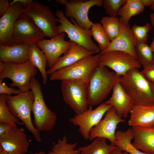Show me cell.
<instances>
[{"label": "cell", "instance_id": "9a60e30c", "mask_svg": "<svg viewBox=\"0 0 154 154\" xmlns=\"http://www.w3.org/2000/svg\"><path fill=\"white\" fill-rule=\"evenodd\" d=\"M65 33H62L49 39L42 40L36 43L38 47L45 54L47 65L50 68L68 50L72 42L64 40Z\"/></svg>", "mask_w": 154, "mask_h": 154}, {"label": "cell", "instance_id": "30bf717a", "mask_svg": "<svg viewBox=\"0 0 154 154\" xmlns=\"http://www.w3.org/2000/svg\"><path fill=\"white\" fill-rule=\"evenodd\" d=\"M65 6L64 14L67 18H73L82 29L90 30L93 23L88 17L90 9L92 7L102 6L103 0H56Z\"/></svg>", "mask_w": 154, "mask_h": 154}, {"label": "cell", "instance_id": "4316f807", "mask_svg": "<svg viewBox=\"0 0 154 154\" xmlns=\"http://www.w3.org/2000/svg\"><path fill=\"white\" fill-rule=\"evenodd\" d=\"M145 7L139 0H127L126 3L120 8L117 16L126 25L129 26L131 18L142 13Z\"/></svg>", "mask_w": 154, "mask_h": 154}, {"label": "cell", "instance_id": "e575fe53", "mask_svg": "<svg viewBox=\"0 0 154 154\" xmlns=\"http://www.w3.org/2000/svg\"><path fill=\"white\" fill-rule=\"evenodd\" d=\"M3 80H0V94H4L8 96L12 94L16 95L21 91L19 89H16L14 88L8 87L6 83L3 82Z\"/></svg>", "mask_w": 154, "mask_h": 154}, {"label": "cell", "instance_id": "f546056e", "mask_svg": "<svg viewBox=\"0 0 154 154\" xmlns=\"http://www.w3.org/2000/svg\"><path fill=\"white\" fill-rule=\"evenodd\" d=\"M100 22L110 40L112 41L117 36L119 32V18L105 16L102 17Z\"/></svg>", "mask_w": 154, "mask_h": 154}, {"label": "cell", "instance_id": "8992f818", "mask_svg": "<svg viewBox=\"0 0 154 154\" xmlns=\"http://www.w3.org/2000/svg\"><path fill=\"white\" fill-rule=\"evenodd\" d=\"M37 68L29 61L21 64L0 61V80L5 78L11 80L10 87H17L21 92L31 90V78L37 74Z\"/></svg>", "mask_w": 154, "mask_h": 154}, {"label": "cell", "instance_id": "d6986e66", "mask_svg": "<svg viewBox=\"0 0 154 154\" xmlns=\"http://www.w3.org/2000/svg\"><path fill=\"white\" fill-rule=\"evenodd\" d=\"M112 90V96L105 102L115 109L119 117L126 119L133 108L135 103L119 82L115 85Z\"/></svg>", "mask_w": 154, "mask_h": 154}, {"label": "cell", "instance_id": "ba28073f", "mask_svg": "<svg viewBox=\"0 0 154 154\" xmlns=\"http://www.w3.org/2000/svg\"><path fill=\"white\" fill-rule=\"evenodd\" d=\"M100 55H92L60 69L50 75V81L83 80H88L93 70L98 65Z\"/></svg>", "mask_w": 154, "mask_h": 154}, {"label": "cell", "instance_id": "f6af8a7d", "mask_svg": "<svg viewBox=\"0 0 154 154\" xmlns=\"http://www.w3.org/2000/svg\"><path fill=\"white\" fill-rule=\"evenodd\" d=\"M0 154H8V153L0 146Z\"/></svg>", "mask_w": 154, "mask_h": 154}, {"label": "cell", "instance_id": "603a6c76", "mask_svg": "<svg viewBox=\"0 0 154 154\" xmlns=\"http://www.w3.org/2000/svg\"><path fill=\"white\" fill-rule=\"evenodd\" d=\"M134 136L132 145L147 154H154V125L147 128L132 127Z\"/></svg>", "mask_w": 154, "mask_h": 154}, {"label": "cell", "instance_id": "f1b7e54d", "mask_svg": "<svg viewBox=\"0 0 154 154\" xmlns=\"http://www.w3.org/2000/svg\"><path fill=\"white\" fill-rule=\"evenodd\" d=\"M90 31L92 36L98 44L100 52L103 51L108 47L111 41L101 23H93L91 27Z\"/></svg>", "mask_w": 154, "mask_h": 154}, {"label": "cell", "instance_id": "ac0fdd59", "mask_svg": "<svg viewBox=\"0 0 154 154\" xmlns=\"http://www.w3.org/2000/svg\"><path fill=\"white\" fill-rule=\"evenodd\" d=\"M29 145L23 129L17 127L13 126L8 135L0 139V146L8 154H25Z\"/></svg>", "mask_w": 154, "mask_h": 154}, {"label": "cell", "instance_id": "d590c367", "mask_svg": "<svg viewBox=\"0 0 154 154\" xmlns=\"http://www.w3.org/2000/svg\"><path fill=\"white\" fill-rule=\"evenodd\" d=\"M140 72L148 81L151 83H154V64L144 68Z\"/></svg>", "mask_w": 154, "mask_h": 154}, {"label": "cell", "instance_id": "52a82bcc", "mask_svg": "<svg viewBox=\"0 0 154 154\" xmlns=\"http://www.w3.org/2000/svg\"><path fill=\"white\" fill-rule=\"evenodd\" d=\"M88 81L83 80L61 81V90L63 100L75 114H81L88 108Z\"/></svg>", "mask_w": 154, "mask_h": 154}, {"label": "cell", "instance_id": "5b68a950", "mask_svg": "<svg viewBox=\"0 0 154 154\" xmlns=\"http://www.w3.org/2000/svg\"><path fill=\"white\" fill-rule=\"evenodd\" d=\"M55 14L58 17L57 22L60 23L57 26L58 34L64 33L68 35L70 41L75 42L95 54L100 52L98 46L91 39L90 30L82 29L77 25L73 18H70V21L61 10H55Z\"/></svg>", "mask_w": 154, "mask_h": 154}, {"label": "cell", "instance_id": "8fae6325", "mask_svg": "<svg viewBox=\"0 0 154 154\" xmlns=\"http://www.w3.org/2000/svg\"><path fill=\"white\" fill-rule=\"evenodd\" d=\"M45 37L44 33L23 13L19 15L15 22L11 43H36L43 40Z\"/></svg>", "mask_w": 154, "mask_h": 154}, {"label": "cell", "instance_id": "3957f363", "mask_svg": "<svg viewBox=\"0 0 154 154\" xmlns=\"http://www.w3.org/2000/svg\"><path fill=\"white\" fill-rule=\"evenodd\" d=\"M34 99V95L31 90L21 92L14 96L6 95V98L7 105L12 114L21 121L36 140L40 143L42 141L40 131L34 125L31 119Z\"/></svg>", "mask_w": 154, "mask_h": 154}, {"label": "cell", "instance_id": "d4e9b609", "mask_svg": "<svg viewBox=\"0 0 154 154\" xmlns=\"http://www.w3.org/2000/svg\"><path fill=\"white\" fill-rule=\"evenodd\" d=\"M133 139L132 128H129L125 131L118 130L115 133L114 145L119 147L122 151L130 154H147L141 152L134 147L131 142Z\"/></svg>", "mask_w": 154, "mask_h": 154}, {"label": "cell", "instance_id": "4dcf8cb0", "mask_svg": "<svg viewBox=\"0 0 154 154\" xmlns=\"http://www.w3.org/2000/svg\"><path fill=\"white\" fill-rule=\"evenodd\" d=\"M6 95L0 94V123L10 124L15 127H17V124L23 125L10 111L6 102Z\"/></svg>", "mask_w": 154, "mask_h": 154}, {"label": "cell", "instance_id": "836d02e7", "mask_svg": "<svg viewBox=\"0 0 154 154\" xmlns=\"http://www.w3.org/2000/svg\"><path fill=\"white\" fill-rule=\"evenodd\" d=\"M127 0H103L102 6L109 16L117 17L121 7Z\"/></svg>", "mask_w": 154, "mask_h": 154}, {"label": "cell", "instance_id": "bcb514c9", "mask_svg": "<svg viewBox=\"0 0 154 154\" xmlns=\"http://www.w3.org/2000/svg\"><path fill=\"white\" fill-rule=\"evenodd\" d=\"M150 83L152 91L154 94V83H151L150 82Z\"/></svg>", "mask_w": 154, "mask_h": 154}, {"label": "cell", "instance_id": "ffe728a7", "mask_svg": "<svg viewBox=\"0 0 154 154\" xmlns=\"http://www.w3.org/2000/svg\"><path fill=\"white\" fill-rule=\"evenodd\" d=\"M95 53L91 52L83 46L73 42L63 56L60 57L54 65L47 70V75L68 66L80 59Z\"/></svg>", "mask_w": 154, "mask_h": 154}, {"label": "cell", "instance_id": "ab89813d", "mask_svg": "<svg viewBox=\"0 0 154 154\" xmlns=\"http://www.w3.org/2000/svg\"><path fill=\"white\" fill-rule=\"evenodd\" d=\"M144 7H150L154 3V0H139Z\"/></svg>", "mask_w": 154, "mask_h": 154}, {"label": "cell", "instance_id": "7c38bea8", "mask_svg": "<svg viewBox=\"0 0 154 154\" xmlns=\"http://www.w3.org/2000/svg\"><path fill=\"white\" fill-rule=\"evenodd\" d=\"M112 106L102 102L95 109L89 106L88 109L83 113L75 114L69 119V121L74 125L78 127V131L83 138L89 139L91 129L102 120L103 116Z\"/></svg>", "mask_w": 154, "mask_h": 154}, {"label": "cell", "instance_id": "e0dca14e", "mask_svg": "<svg viewBox=\"0 0 154 154\" xmlns=\"http://www.w3.org/2000/svg\"><path fill=\"white\" fill-rule=\"evenodd\" d=\"M24 6L16 2L10 5L0 19V44L4 45L11 44L12 35L16 21L24 12Z\"/></svg>", "mask_w": 154, "mask_h": 154}, {"label": "cell", "instance_id": "1f68e13d", "mask_svg": "<svg viewBox=\"0 0 154 154\" xmlns=\"http://www.w3.org/2000/svg\"><path fill=\"white\" fill-rule=\"evenodd\" d=\"M77 144L76 142L73 143H68L66 137L65 136L62 139H58L51 149L56 154H78L80 151L78 149H75Z\"/></svg>", "mask_w": 154, "mask_h": 154}, {"label": "cell", "instance_id": "7dc6e473", "mask_svg": "<svg viewBox=\"0 0 154 154\" xmlns=\"http://www.w3.org/2000/svg\"><path fill=\"white\" fill-rule=\"evenodd\" d=\"M150 9L152 10H154V3L150 7Z\"/></svg>", "mask_w": 154, "mask_h": 154}, {"label": "cell", "instance_id": "7bdbcfd3", "mask_svg": "<svg viewBox=\"0 0 154 154\" xmlns=\"http://www.w3.org/2000/svg\"><path fill=\"white\" fill-rule=\"evenodd\" d=\"M35 154H56L53 151H50L48 153H46L43 151H40L38 152L33 153Z\"/></svg>", "mask_w": 154, "mask_h": 154}, {"label": "cell", "instance_id": "7402d4cb", "mask_svg": "<svg viewBox=\"0 0 154 154\" xmlns=\"http://www.w3.org/2000/svg\"><path fill=\"white\" fill-rule=\"evenodd\" d=\"M128 121L131 127L149 128L154 125V104H135Z\"/></svg>", "mask_w": 154, "mask_h": 154}, {"label": "cell", "instance_id": "44dd1931", "mask_svg": "<svg viewBox=\"0 0 154 154\" xmlns=\"http://www.w3.org/2000/svg\"><path fill=\"white\" fill-rule=\"evenodd\" d=\"M29 44H0V61L15 64L26 62L29 61Z\"/></svg>", "mask_w": 154, "mask_h": 154}, {"label": "cell", "instance_id": "cb8c5ba5", "mask_svg": "<svg viewBox=\"0 0 154 154\" xmlns=\"http://www.w3.org/2000/svg\"><path fill=\"white\" fill-rule=\"evenodd\" d=\"M29 57V61L40 72L44 84L47 81V74L46 68L47 65L46 57L44 52L37 45L36 43L30 44Z\"/></svg>", "mask_w": 154, "mask_h": 154}, {"label": "cell", "instance_id": "83f0119b", "mask_svg": "<svg viewBox=\"0 0 154 154\" xmlns=\"http://www.w3.org/2000/svg\"><path fill=\"white\" fill-rule=\"evenodd\" d=\"M135 52L137 60L143 68L154 64V55L147 42H137Z\"/></svg>", "mask_w": 154, "mask_h": 154}, {"label": "cell", "instance_id": "f35d334b", "mask_svg": "<svg viewBox=\"0 0 154 154\" xmlns=\"http://www.w3.org/2000/svg\"><path fill=\"white\" fill-rule=\"evenodd\" d=\"M32 0H14L10 3L11 5L16 2L19 3L23 5L25 8L33 2Z\"/></svg>", "mask_w": 154, "mask_h": 154}, {"label": "cell", "instance_id": "5bb4252c", "mask_svg": "<svg viewBox=\"0 0 154 154\" xmlns=\"http://www.w3.org/2000/svg\"><path fill=\"white\" fill-rule=\"evenodd\" d=\"M105 114L104 117L91 129L89 139L92 140L97 137L104 138L109 140L111 145H115L117 125L120 123L124 122L125 120L118 116L112 107Z\"/></svg>", "mask_w": 154, "mask_h": 154}, {"label": "cell", "instance_id": "d6a6232c", "mask_svg": "<svg viewBox=\"0 0 154 154\" xmlns=\"http://www.w3.org/2000/svg\"><path fill=\"white\" fill-rule=\"evenodd\" d=\"M151 29V27L149 23H147L142 26L135 24L131 28L132 34L138 42H147L149 32Z\"/></svg>", "mask_w": 154, "mask_h": 154}, {"label": "cell", "instance_id": "277c9868", "mask_svg": "<svg viewBox=\"0 0 154 154\" xmlns=\"http://www.w3.org/2000/svg\"><path fill=\"white\" fill-rule=\"evenodd\" d=\"M30 86L31 90L34 96L32 112L35 127L40 132L50 131L56 124L57 116L46 105L44 99L40 84L35 76L31 78Z\"/></svg>", "mask_w": 154, "mask_h": 154}, {"label": "cell", "instance_id": "4fadbf2b", "mask_svg": "<svg viewBox=\"0 0 154 154\" xmlns=\"http://www.w3.org/2000/svg\"><path fill=\"white\" fill-rule=\"evenodd\" d=\"M100 53L98 64L110 68L121 76L130 70L141 66L137 59L124 52L113 50Z\"/></svg>", "mask_w": 154, "mask_h": 154}, {"label": "cell", "instance_id": "8d00e7d4", "mask_svg": "<svg viewBox=\"0 0 154 154\" xmlns=\"http://www.w3.org/2000/svg\"><path fill=\"white\" fill-rule=\"evenodd\" d=\"M13 126L10 124L0 123V139L5 137L8 135Z\"/></svg>", "mask_w": 154, "mask_h": 154}, {"label": "cell", "instance_id": "b9f144b4", "mask_svg": "<svg viewBox=\"0 0 154 154\" xmlns=\"http://www.w3.org/2000/svg\"><path fill=\"white\" fill-rule=\"evenodd\" d=\"M149 18L151 23L154 28V12L150 15Z\"/></svg>", "mask_w": 154, "mask_h": 154}, {"label": "cell", "instance_id": "60d3db41", "mask_svg": "<svg viewBox=\"0 0 154 154\" xmlns=\"http://www.w3.org/2000/svg\"><path fill=\"white\" fill-rule=\"evenodd\" d=\"M122 151L119 147L116 146L110 154H129L126 152H122Z\"/></svg>", "mask_w": 154, "mask_h": 154}, {"label": "cell", "instance_id": "484cf974", "mask_svg": "<svg viewBox=\"0 0 154 154\" xmlns=\"http://www.w3.org/2000/svg\"><path fill=\"white\" fill-rule=\"evenodd\" d=\"M106 141L105 138H96L88 145L79 147L78 154H110L116 146L108 144Z\"/></svg>", "mask_w": 154, "mask_h": 154}, {"label": "cell", "instance_id": "6da1fadb", "mask_svg": "<svg viewBox=\"0 0 154 154\" xmlns=\"http://www.w3.org/2000/svg\"><path fill=\"white\" fill-rule=\"evenodd\" d=\"M121 76L99 65L93 70L87 82L88 106H93L102 102L115 85L119 82Z\"/></svg>", "mask_w": 154, "mask_h": 154}, {"label": "cell", "instance_id": "9c48e42d", "mask_svg": "<svg viewBox=\"0 0 154 154\" xmlns=\"http://www.w3.org/2000/svg\"><path fill=\"white\" fill-rule=\"evenodd\" d=\"M50 39L58 35L57 19L50 7L34 1L25 8L23 12Z\"/></svg>", "mask_w": 154, "mask_h": 154}, {"label": "cell", "instance_id": "2e32d148", "mask_svg": "<svg viewBox=\"0 0 154 154\" xmlns=\"http://www.w3.org/2000/svg\"><path fill=\"white\" fill-rule=\"evenodd\" d=\"M120 27L117 36L108 47L100 53L110 51H119L128 53L137 59L135 48L137 42L133 35L129 26H127L119 18Z\"/></svg>", "mask_w": 154, "mask_h": 154}, {"label": "cell", "instance_id": "7a4b0ae2", "mask_svg": "<svg viewBox=\"0 0 154 154\" xmlns=\"http://www.w3.org/2000/svg\"><path fill=\"white\" fill-rule=\"evenodd\" d=\"M139 69L134 68L127 71L121 76L119 82L135 104H154V94L150 82Z\"/></svg>", "mask_w": 154, "mask_h": 154}, {"label": "cell", "instance_id": "ee69618b", "mask_svg": "<svg viewBox=\"0 0 154 154\" xmlns=\"http://www.w3.org/2000/svg\"><path fill=\"white\" fill-rule=\"evenodd\" d=\"M150 46L153 52H154V36L153 38V40L152 43H151Z\"/></svg>", "mask_w": 154, "mask_h": 154}, {"label": "cell", "instance_id": "74e56055", "mask_svg": "<svg viewBox=\"0 0 154 154\" xmlns=\"http://www.w3.org/2000/svg\"><path fill=\"white\" fill-rule=\"evenodd\" d=\"M7 0H0V17H1L6 12L10 6Z\"/></svg>", "mask_w": 154, "mask_h": 154}]
</instances>
